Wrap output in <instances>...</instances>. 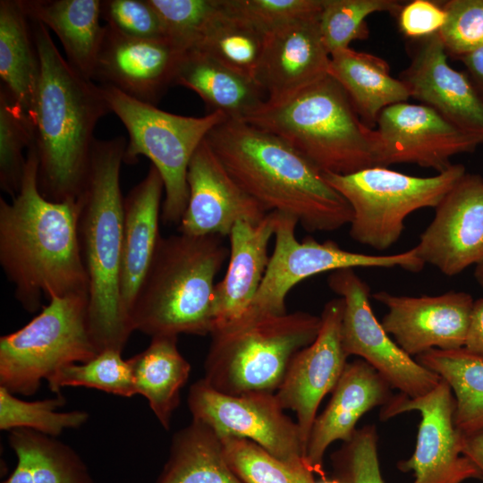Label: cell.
I'll return each instance as SVG.
<instances>
[{"label": "cell", "instance_id": "obj_1", "mask_svg": "<svg viewBox=\"0 0 483 483\" xmlns=\"http://www.w3.org/2000/svg\"><path fill=\"white\" fill-rule=\"evenodd\" d=\"M78 199L55 202L38 187V158L31 144L18 194L0 199V264L22 308L37 312L44 298L89 295L80 251Z\"/></svg>", "mask_w": 483, "mask_h": 483}, {"label": "cell", "instance_id": "obj_2", "mask_svg": "<svg viewBox=\"0 0 483 483\" xmlns=\"http://www.w3.org/2000/svg\"><path fill=\"white\" fill-rule=\"evenodd\" d=\"M30 21L39 61L29 115L38 158V187L49 200H76L86 185L95 128L111 112L100 86L69 64L44 24Z\"/></svg>", "mask_w": 483, "mask_h": 483}, {"label": "cell", "instance_id": "obj_3", "mask_svg": "<svg viewBox=\"0 0 483 483\" xmlns=\"http://www.w3.org/2000/svg\"><path fill=\"white\" fill-rule=\"evenodd\" d=\"M206 140L233 179L267 213L291 216L309 233L350 225L352 210L346 199L279 137L244 120L225 119Z\"/></svg>", "mask_w": 483, "mask_h": 483}, {"label": "cell", "instance_id": "obj_4", "mask_svg": "<svg viewBox=\"0 0 483 483\" xmlns=\"http://www.w3.org/2000/svg\"><path fill=\"white\" fill-rule=\"evenodd\" d=\"M124 137L94 142L85 188L78 198V233L89 279V322L100 352H123L132 330L121 295L123 197L120 171Z\"/></svg>", "mask_w": 483, "mask_h": 483}, {"label": "cell", "instance_id": "obj_5", "mask_svg": "<svg viewBox=\"0 0 483 483\" xmlns=\"http://www.w3.org/2000/svg\"><path fill=\"white\" fill-rule=\"evenodd\" d=\"M223 238L181 233L160 237L128 315L132 332L151 337L211 334L215 279L229 257Z\"/></svg>", "mask_w": 483, "mask_h": 483}, {"label": "cell", "instance_id": "obj_6", "mask_svg": "<svg viewBox=\"0 0 483 483\" xmlns=\"http://www.w3.org/2000/svg\"><path fill=\"white\" fill-rule=\"evenodd\" d=\"M244 121L287 142L323 174L379 166L377 131L362 122L329 74L284 101L265 104Z\"/></svg>", "mask_w": 483, "mask_h": 483}, {"label": "cell", "instance_id": "obj_7", "mask_svg": "<svg viewBox=\"0 0 483 483\" xmlns=\"http://www.w3.org/2000/svg\"><path fill=\"white\" fill-rule=\"evenodd\" d=\"M320 326V317L305 311L247 312L210 334L203 379L225 394H275L294 355L314 342Z\"/></svg>", "mask_w": 483, "mask_h": 483}, {"label": "cell", "instance_id": "obj_8", "mask_svg": "<svg viewBox=\"0 0 483 483\" xmlns=\"http://www.w3.org/2000/svg\"><path fill=\"white\" fill-rule=\"evenodd\" d=\"M110 112L123 123L129 135L123 163L148 158L165 188L161 220L179 225L187 207V173L190 161L208 134L227 117L220 112L201 117L168 113L139 101L117 89L100 85Z\"/></svg>", "mask_w": 483, "mask_h": 483}, {"label": "cell", "instance_id": "obj_9", "mask_svg": "<svg viewBox=\"0 0 483 483\" xmlns=\"http://www.w3.org/2000/svg\"><path fill=\"white\" fill-rule=\"evenodd\" d=\"M98 352L89 328V295L53 297L28 324L0 337V386L30 396L63 367Z\"/></svg>", "mask_w": 483, "mask_h": 483}, {"label": "cell", "instance_id": "obj_10", "mask_svg": "<svg viewBox=\"0 0 483 483\" xmlns=\"http://www.w3.org/2000/svg\"><path fill=\"white\" fill-rule=\"evenodd\" d=\"M465 173L462 165L453 164L428 177L384 166L347 174H323L352 210L350 236L359 243L385 250L399 240L410 214L424 208H436Z\"/></svg>", "mask_w": 483, "mask_h": 483}, {"label": "cell", "instance_id": "obj_11", "mask_svg": "<svg viewBox=\"0 0 483 483\" xmlns=\"http://www.w3.org/2000/svg\"><path fill=\"white\" fill-rule=\"evenodd\" d=\"M297 225L294 217L278 213L274 250L247 312L287 313L285 300L288 292L304 279L320 273L354 267H401L419 272L425 266L414 247L393 255H369L345 250L331 240L319 242L313 237H307L300 242L295 236Z\"/></svg>", "mask_w": 483, "mask_h": 483}, {"label": "cell", "instance_id": "obj_12", "mask_svg": "<svg viewBox=\"0 0 483 483\" xmlns=\"http://www.w3.org/2000/svg\"><path fill=\"white\" fill-rule=\"evenodd\" d=\"M329 288L343 301L342 342L346 354L376 369L392 388L411 398L432 391L441 377L406 353L385 331L370 303V289L353 270L332 272Z\"/></svg>", "mask_w": 483, "mask_h": 483}, {"label": "cell", "instance_id": "obj_13", "mask_svg": "<svg viewBox=\"0 0 483 483\" xmlns=\"http://www.w3.org/2000/svg\"><path fill=\"white\" fill-rule=\"evenodd\" d=\"M187 402L192 419L219 436L251 440L283 462L308 466L300 428L284 413L275 394H225L201 378L191 386Z\"/></svg>", "mask_w": 483, "mask_h": 483}, {"label": "cell", "instance_id": "obj_14", "mask_svg": "<svg viewBox=\"0 0 483 483\" xmlns=\"http://www.w3.org/2000/svg\"><path fill=\"white\" fill-rule=\"evenodd\" d=\"M454 409L453 394L444 379L423 396L411 398L400 393L382 406V421L411 411L420 414L415 450L409 459L397 463L401 471H413V483L483 480L479 470L462 453L463 436L454 425Z\"/></svg>", "mask_w": 483, "mask_h": 483}, {"label": "cell", "instance_id": "obj_15", "mask_svg": "<svg viewBox=\"0 0 483 483\" xmlns=\"http://www.w3.org/2000/svg\"><path fill=\"white\" fill-rule=\"evenodd\" d=\"M379 166L415 164L441 173L451 158L469 153L483 137L467 131L423 104L401 102L385 108L377 122Z\"/></svg>", "mask_w": 483, "mask_h": 483}, {"label": "cell", "instance_id": "obj_16", "mask_svg": "<svg viewBox=\"0 0 483 483\" xmlns=\"http://www.w3.org/2000/svg\"><path fill=\"white\" fill-rule=\"evenodd\" d=\"M343 307L340 297L326 303L318 336L294 355L275 393L284 410L295 412L305 453L318 408L325 395L332 393L347 364L342 342Z\"/></svg>", "mask_w": 483, "mask_h": 483}, {"label": "cell", "instance_id": "obj_17", "mask_svg": "<svg viewBox=\"0 0 483 483\" xmlns=\"http://www.w3.org/2000/svg\"><path fill=\"white\" fill-rule=\"evenodd\" d=\"M373 298L387 308L381 321L385 331L410 356L465 346L474 304L469 293L411 297L381 291Z\"/></svg>", "mask_w": 483, "mask_h": 483}, {"label": "cell", "instance_id": "obj_18", "mask_svg": "<svg viewBox=\"0 0 483 483\" xmlns=\"http://www.w3.org/2000/svg\"><path fill=\"white\" fill-rule=\"evenodd\" d=\"M435 208L414 248L424 264L453 276L483 259V178L465 173Z\"/></svg>", "mask_w": 483, "mask_h": 483}, {"label": "cell", "instance_id": "obj_19", "mask_svg": "<svg viewBox=\"0 0 483 483\" xmlns=\"http://www.w3.org/2000/svg\"><path fill=\"white\" fill-rule=\"evenodd\" d=\"M189 199L178 232L192 236H229L235 223L260 222L267 212L233 179L206 139L188 167Z\"/></svg>", "mask_w": 483, "mask_h": 483}, {"label": "cell", "instance_id": "obj_20", "mask_svg": "<svg viewBox=\"0 0 483 483\" xmlns=\"http://www.w3.org/2000/svg\"><path fill=\"white\" fill-rule=\"evenodd\" d=\"M182 55L166 38L131 37L106 24L93 80L156 106L174 85Z\"/></svg>", "mask_w": 483, "mask_h": 483}, {"label": "cell", "instance_id": "obj_21", "mask_svg": "<svg viewBox=\"0 0 483 483\" xmlns=\"http://www.w3.org/2000/svg\"><path fill=\"white\" fill-rule=\"evenodd\" d=\"M409 54L411 62L399 79L411 97L456 126L483 137V99L466 73L448 64L438 32L411 39Z\"/></svg>", "mask_w": 483, "mask_h": 483}, {"label": "cell", "instance_id": "obj_22", "mask_svg": "<svg viewBox=\"0 0 483 483\" xmlns=\"http://www.w3.org/2000/svg\"><path fill=\"white\" fill-rule=\"evenodd\" d=\"M319 14L266 34L255 77L266 104L284 101L328 75L330 54L320 34Z\"/></svg>", "mask_w": 483, "mask_h": 483}, {"label": "cell", "instance_id": "obj_23", "mask_svg": "<svg viewBox=\"0 0 483 483\" xmlns=\"http://www.w3.org/2000/svg\"><path fill=\"white\" fill-rule=\"evenodd\" d=\"M384 377L362 359L347 362L324 411L317 416L308 440L305 461L314 474L326 479L324 454L336 440L349 441L360 418L384 406L394 394Z\"/></svg>", "mask_w": 483, "mask_h": 483}, {"label": "cell", "instance_id": "obj_24", "mask_svg": "<svg viewBox=\"0 0 483 483\" xmlns=\"http://www.w3.org/2000/svg\"><path fill=\"white\" fill-rule=\"evenodd\" d=\"M277 217V212H269L258 223L239 221L233 226L228 267L213 293L214 329L240 318L250 309L267 271Z\"/></svg>", "mask_w": 483, "mask_h": 483}, {"label": "cell", "instance_id": "obj_25", "mask_svg": "<svg viewBox=\"0 0 483 483\" xmlns=\"http://www.w3.org/2000/svg\"><path fill=\"white\" fill-rule=\"evenodd\" d=\"M163 194V180L151 165L123 199L121 295L127 318L161 237Z\"/></svg>", "mask_w": 483, "mask_h": 483}, {"label": "cell", "instance_id": "obj_26", "mask_svg": "<svg viewBox=\"0 0 483 483\" xmlns=\"http://www.w3.org/2000/svg\"><path fill=\"white\" fill-rule=\"evenodd\" d=\"M174 85L194 91L208 113L220 112L227 119L245 120L267 103L263 89L254 79L198 50L182 54Z\"/></svg>", "mask_w": 483, "mask_h": 483}, {"label": "cell", "instance_id": "obj_27", "mask_svg": "<svg viewBox=\"0 0 483 483\" xmlns=\"http://www.w3.org/2000/svg\"><path fill=\"white\" fill-rule=\"evenodd\" d=\"M30 20L53 30L62 43L69 64L93 80L104 37L100 0H21Z\"/></svg>", "mask_w": 483, "mask_h": 483}, {"label": "cell", "instance_id": "obj_28", "mask_svg": "<svg viewBox=\"0 0 483 483\" xmlns=\"http://www.w3.org/2000/svg\"><path fill=\"white\" fill-rule=\"evenodd\" d=\"M328 74L344 89L362 122L372 129L385 108L411 97L407 86L391 76L386 61L351 47L330 55Z\"/></svg>", "mask_w": 483, "mask_h": 483}, {"label": "cell", "instance_id": "obj_29", "mask_svg": "<svg viewBox=\"0 0 483 483\" xmlns=\"http://www.w3.org/2000/svg\"><path fill=\"white\" fill-rule=\"evenodd\" d=\"M178 336L151 337L149 345L128 359L136 393L143 395L162 427L168 430L180 393L189 379L191 364L181 354Z\"/></svg>", "mask_w": 483, "mask_h": 483}, {"label": "cell", "instance_id": "obj_30", "mask_svg": "<svg viewBox=\"0 0 483 483\" xmlns=\"http://www.w3.org/2000/svg\"><path fill=\"white\" fill-rule=\"evenodd\" d=\"M8 442L17 462L2 483H96L78 453L56 437L15 428Z\"/></svg>", "mask_w": 483, "mask_h": 483}, {"label": "cell", "instance_id": "obj_31", "mask_svg": "<svg viewBox=\"0 0 483 483\" xmlns=\"http://www.w3.org/2000/svg\"><path fill=\"white\" fill-rule=\"evenodd\" d=\"M155 483H244L228 465L220 436L193 419L173 436L169 455Z\"/></svg>", "mask_w": 483, "mask_h": 483}, {"label": "cell", "instance_id": "obj_32", "mask_svg": "<svg viewBox=\"0 0 483 483\" xmlns=\"http://www.w3.org/2000/svg\"><path fill=\"white\" fill-rule=\"evenodd\" d=\"M39 77V61L30 21L21 0L0 1V78L3 86L30 115Z\"/></svg>", "mask_w": 483, "mask_h": 483}, {"label": "cell", "instance_id": "obj_33", "mask_svg": "<svg viewBox=\"0 0 483 483\" xmlns=\"http://www.w3.org/2000/svg\"><path fill=\"white\" fill-rule=\"evenodd\" d=\"M417 362L446 381L454 396V425L463 436L483 431V354L462 347L431 349Z\"/></svg>", "mask_w": 483, "mask_h": 483}, {"label": "cell", "instance_id": "obj_34", "mask_svg": "<svg viewBox=\"0 0 483 483\" xmlns=\"http://www.w3.org/2000/svg\"><path fill=\"white\" fill-rule=\"evenodd\" d=\"M265 40V33L227 10L220 0L218 11L191 50L203 52L225 66L255 80Z\"/></svg>", "mask_w": 483, "mask_h": 483}, {"label": "cell", "instance_id": "obj_35", "mask_svg": "<svg viewBox=\"0 0 483 483\" xmlns=\"http://www.w3.org/2000/svg\"><path fill=\"white\" fill-rule=\"evenodd\" d=\"M65 403L61 394L29 402L0 386V429L28 428L57 437L64 430L79 428L88 421L89 414L85 411H57Z\"/></svg>", "mask_w": 483, "mask_h": 483}, {"label": "cell", "instance_id": "obj_36", "mask_svg": "<svg viewBox=\"0 0 483 483\" xmlns=\"http://www.w3.org/2000/svg\"><path fill=\"white\" fill-rule=\"evenodd\" d=\"M402 6L396 0H323L318 24L327 51L331 55L350 47L352 41L366 39L369 15L385 12L397 16Z\"/></svg>", "mask_w": 483, "mask_h": 483}, {"label": "cell", "instance_id": "obj_37", "mask_svg": "<svg viewBox=\"0 0 483 483\" xmlns=\"http://www.w3.org/2000/svg\"><path fill=\"white\" fill-rule=\"evenodd\" d=\"M47 384L55 394L64 387L84 386L123 397L137 394L128 360L123 359L121 351L113 349L104 350L86 362L63 367Z\"/></svg>", "mask_w": 483, "mask_h": 483}, {"label": "cell", "instance_id": "obj_38", "mask_svg": "<svg viewBox=\"0 0 483 483\" xmlns=\"http://www.w3.org/2000/svg\"><path fill=\"white\" fill-rule=\"evenodd\" d=\"M225 458L244 483H316L308 466L283 462L255 442L233 436H220Z\"/></svg>", "mask_w": 483, "mask_h": 483}, {"label": "cell", "instance_id": "obj_39", "mask_svg": "<svg viewBox=\"0 0 483 483\" xmlns=\"http://www.w3.org/2000/svg\"><path fill=\"white\" fill-rule=\"evenodd\" d=\"M32 140L29 115L0 86V187L12 199L21 190L27 164L24 150Z\"/></svg>", "mask_w": 483, "mask_h": 483}, {"label": "cell", "instance_id": "obj_40", "mask_svg": "<svg viewBox=\"0 0 483 483\" xmlns=\"http://www.w3.org/2000/svg\"><path fill=\"white\" fill-rule=\"evenodd\" d=\"M168 39L182 54L192 49L218 11L220 0H148Z\"/></svg>", "mask_w": 483, "mask_h": 483}, {"label": "cell", "instance_id": "obj_41", "mask_svg": "<svg viewBox=\"0 0 483 483\" xmlns=\"http://www.w3.org/2000/svg\"><path fill=\"white\" fill-rule=\"evenodd\" d=\"M375 425L358 428L352 437L331 455L334 478L342 483H385L377 454Z\"/></svg>", "mask_w": 483, "mask_h": 483}, {"label": "cell", "instance_id": "obj_42", "mask_svg": "<svg viewBox=\"0 0 483 483\" xmlns=\"http://www.w3.org/2000/svg\"><path fill=\"white\" fill-rule=\"evenodd\" d=\"M229 11L267 34L320 13L323 0H221Z\"/></svg>", "mask_w": 483, "mask_h": 483}, {"label": "cell", "instance_id": "obj_43", "mask_svg": "<svg viewBox=\"0 0 483 483\" xmlns=\"http://www.w3.org/2000/svg\"><path fill=\"white\" fill-rule=\"evenodd\" d=\"M438 35L447 54L461 58L483 46V0H450Z\"/></svg>", "mask_w": 483, "mask_h": 483}, {"label": "cell", "instance_id": "obj_44", "mask_svg": "<svg viewBox=\"0 0 483 483\" xmlns=\"http://www.w3.org/2000/svg\"><path fill=\"white\" fill-rule=\"evenodd\" d=\"M101 18L131 37L165 38L162 22L148 0L101 1Z\"/></svg>", "mask_w": 483, "mask_h": 483}, {"label": "cell", "instance_id": "obj_45", "mask_svg": "<svg viewBox=\"0 0 483 483\" xmlns=\"http://www.w3.org/2000/svg\"><path fill=\"white\" fill-rule=\"evenodd\" d=\"M400 30L411 39L437 33L445 21L442 4L428 0H414L402 7L398 15Z\"/></svg>", "mask_w": 483, "mask_h": 483}, {"label": "cell", "instance_id": "obj_46", "mask_svg": "<svg viewBox=\"0 0 483 483\" xmlns=\"http://www.w3.org/2000/svg\"><path fill=\"white\" fill-rule=\"evenodd\" d=\"M464 348L483 354V299L474 301Z\"/></svg>", "mask_w": 483, "mask_h": 483}, {"label": "cell", "instance_id": "obj_47", "mask_svg": "<svg viewBox=\"0 0 483 483\" xmlns=\"http://www.w3.org/2000/svg\"><path fill=\"white\" fill-rule=\"evenodd\" d=\"M466 68V75L483 99V46L459 58Z\"/></svg>", "mask_w": 483, "mask_h": 483}, {"label": "cell", "instance_id": "obj_48", "mask_svg": "<svg viewBox=\"0 0 483 483\" xmlns=\"http://www.w3.org/2000/svg\"><path fill=\"white\" fill-rule=\"evenodd\" d=\"M462 453L470 459L483 475V431L462 436Z\"/></svg>", "mask_w": 483, "mask_h": 483}, {"label": "cell", "instance_id": "obj_49", "mask_svg": "<svg viewBox=\"0 0 483 483\" xmlns=\"http://www.w3.org/2000/svg\"><path fill=\"white\" fill-rule=\"evenodd\" d=\"M474 276L480 287L483 288V259L476 265Z\"/></svg>", "mask_w": 483, "mask_h": 483}, {"label": "cell", "instance_id": "obj_50", "mask_svg": "<svg viewBox=\"0 0 483 483\" xmlns=\"http://www.w3.org/2000/svg\"><path fill=\"white\" fill-rule=\"evenodd\" d=\"M316 483H342V482L333 478L332 479H321V481L316 482Z\"/></svg>", "mask_w": 483, "mask_h": 483}]
</instances>
